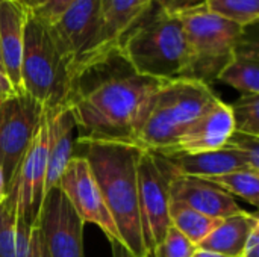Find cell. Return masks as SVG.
<instances>
[{"mask_svg":"<svg viewBox=\"0 0 259 257\" xmlns=\"http://www.w3.org/2000/svg\"><path fill=\"white\" fill-rule=\"evenodd\" d=\"M9 192H8V188H6V183H5V179H3V173L0 170V204L8 198Z\"/></svg>","mask_w":259,"mask_h":257,"instance_id":"836d02e7","label":"cell"},{"mask_svg":"<svg viewBox=\"0 0 259 257\" xmlns=\"http://www.w3.org/2000/svg\"><path fill=\"white\" fill-rule=\"evenodd\" d=\"M118 48L143 76L159 80L187 79L191 50L182 20L156 5L124 33Z\"/></svg>","mask_w":259,"mask_h":257,"instance_id":"3957f363","label":"cell"},{"mask_svg":"<svg viewBox=\"0 0 259 257\" xmlns=\"http://www.w3.org/2000/svg\"><path fill=\"white\" fill-rule=\"evenodd\" d=\"M111 250H112V257H134L123 245L111 242Z\"/></svg>","mask_w":259,"mask_h":257,"instance_id":"d6a6232c","label":"cell"},{"mask_svg":"<svg viewBox=\"0 0 259 257\" xmlns=\"http://www.w3.org/2000/svg\"><path fill=\"white\" fill-rule=\"evenodd\" d=\"M18 92L14 88L12 82L9 80V77L6 76V73L0 68V100H6L11 97H15Z\"/></svg>","mask_w":259,"mask_h":257,"instance_id":"4dcf8cb0","label":"cell"},{"mask_svg":"<svg viewBox=\"0 0 259 257\" xmlns=\"http://www.w3.org/2000/svg\"><path fill=\"white\" fill-rule=\"evenodd\" d=\"M47 173V120L46 109L42 123L30 142L20 168L17 171L12 189L17 218L26 226L36 224L38 214L44 200V185Z\"/></svg>","mask_w":259,"mask_h":257,"instance_id":"7c38bea8","label":"cell"},{"mask_svg":"<svg viewBox=\"0 0 259 257\" xmlns=\"http://www.w3.org/2000/svg\"><path fill=\"white\" fill-rule=\"evenodd\" d=\"M225 145L238 151L252 170L259 171V136L234 132Z\"/></svg>","mask_w":259,"mask_h":257,"instance_id":"4316f807","label":"cell"},{"mask_svg":"<svg viewBox=\"0 0 259 257\" xmlns=\"http://www.w3.org/2000/svg\"><path fill=\"white\" fill-rule=\"evenodd\" d=\"M170 201L185 204L211 218L225 220L241 209L237 198L220 186L199 177L175 176L170 182Z\"/></svg>","mask_w":259,"mask_h":257,"instance_id":"5bb4252c","label":"cell"},{"mask_svg":"<svg viewBox=\"0 0 259 257\" xmlns=\"http://www.w3.org/2000/svg\"><path fill=\"white\" fill-rule=\"evenodd\" d=\"M74 144L91 168L124 248L134 257H150L138 211V159L143 148L131 142L80 138Z\"/></svg>","mask_w":259,"mask_h":257,"instance_id":"7a4b0ae2","label":"cell"},{"mask_svg":"<svg viewBox=\"0 0 259 257\" xmlns=\"http://www.w3.org/2000/svg\"><path fill=\"white\" fill-rule=\"evenodd\" d=\"M0 68L3 70V65H2V58H0ZM3 71H5V70H3Z\"/></svg>","mask_w":259,"mask_h":257,"instance_id":"d590c367","label":"cell"},{"mask_svg":"<svg viewBox=\"0 0 259 257\" xmlns=\"http://www.w3.org/2000/svg\"><path fill=\"white\" fill-rule=\"evenodd\" d=\"M58 186L85 224L90 223L97 226L109 242L123 245L117 226L103 201L91 168L83 156L73 155L58 182Z\"/></svg>","mask_w":259,"mask_h":257,"instance_id":"30bf717a","label":"cell"},{"mask_svg":"<svg viewBox=\"0 0 259 257\" xmlns=\"http://www.w3.org/2000/svg\"><path fill=\"white\" fill-rule=\"evenodd\" d=\"M14 2L23 5V6L27 8L30 12H36L38 9H41V8L47 3V0H14Z\"/></svg>","mask_w":259,"mask_h":257,"instance_id":"1f68e13d","label":"cell"},{"mask_svg":"<svg viewBox=\"0 0 259 257\" xmlns=\"http://www.w3.org/2000/svg\"><path fill=\"white\" fill-rule=\"evenodd\" d=\"M197 248L181 235L173 226L168 227L164 239L153 248V257H191Z\"/></svg>","mask_w":259,"mask_h":257,"instance_id":"484cf974","label":"cell"},{"mask_svg":"<svg viewBox=\"0 0 259 257\" xmlns=\"http://www.w3.org/2000/svg\"><path fill=\"white\" fill-rule=\"evenodd\" d=\"M30 11L14 0H0V58L2 65L18 94L21 88V56L24 27Z\"/></svg>","mask_w":259,"mask_h":257,"instance_id":"2e32d148","label":"cell"},{"mask_svg":"<svg viewBox=\"0 0 259 257\" xmlns=\"http://www.w3.org/2000/svg\"><path fill=\"white\" fill-rule=\"evenodd\" d=\"M0 101H2V100H0Z\"/></svg>","mask_w":259,"mask_h":257,"instance_id":"8d00e7d4","label":"cell"},{"mask_svg":"<svg viewBox=\"0 0 259 257\" xmlns=\"http://www.w3.org/2000/svg\"><path fill=\"white\" fill-rule=\"evenodd\" d=\"M191 257H228V256H223V254H217V253H212V251H205V250H196L194 253H193V256Z\"/></svg>","mask_w":259,"mask_h":257,"instance_id":"e575fe53","label":"cell"},{"mask_svg":"<svg viewBox=\"0 0 259 257\" xmlns=\"http://www.w3.org/2000/svg\"><path fill=\"white\" fill-rule=\"evenodd\" d=\"M256 227H259L258 215L241 211L240 214L222 220L197 248L228 257H241L250 233Z\"/></svg>","mask_w":259,"mask_h":257,"instance_id":"ffe728a7","label":"cell"},{"mask_svg":"<svg viewBox=\"0 0 259 257\" xmlns=\"http://www.w3.org/2000/svg\"><path fill=\"white\" fill-rule=\"evenodd\" d=\"M205 180L220 186L234 198H241L253 208L259 206V171L240 170Z\"/></svg>","mask_w":259,"mask_h":257,"instance_id":"603a6c76","label":"cell"},{"mask_svg":"<svg viewBox=\"0 0 259 257\" xmlns=\"http://www.w3.org/2000/svg\"><path fill=\"white\" fill-rule=\"evenodd\" d=\"M20 74L23 92L44 109L65 105L71 86L68 70L50 35L49 23L33 12L24 27Z\"/></svg>","mask_w":259,"mask_h":257,"instance_id":"5b68a950","label":"cell"},{"mask_svg":"<svg viewBox=\"0 0 259 257\" xmlns=\"http://www.w3.org/2000/svg\"><path fill=\"white\" fill-rule=\"evenodd\" d=\"M155 5L168 14H181L194 6L203 5V0H155Z\"/></svg>","mask_w":259,"mask_h":257,"instance_id":"f1b7e54d","label":"cell"},{"mask_svg":"<svg viewBox=\"0 0 259 257\" xmlns=\"http://www.w3.org/2000/svg\"><path fill=\"white\" fill-rule=\"evenodd\" d=\"M155 5V0H100L99 56L118 47L124 33Z\"/></svg>","mask_w":259,"mask_h":257,"instance_id":"ac0fdd59","label":"cell"},{"mask_svg":"<svg viewBox=\"0 0 259 257\" xmlns=\"http://www.w3.org/2000/svg\"><path fill=\"white\" fill-rule=\"evenodd\" d=\"M175 177L165 156L143 150L138 159V211L144 247L152 254L170 224V182Z\"/></svg>","mask_w":259,"mask_h":257,"instance_id":"52a82bcc","label":"cell"},{"mask_svg":"<svg viewBox=\"0 0 259 257\" xmlns=\"http://www.w3.org/2000/svg\"><path fill=\"white\" fill-rule=\"evenodd\" d=\"M234 133V121L228 103L217 98L164 155H194L222 148Z\"/></svg>","mask_w":259,"mask_h":257,"instance_id":"4fadbf2b","label":"cell"},{"mask_svg":"<svg viewBox=\"0 0 259 257\" xmlns=\"http://www.w3.org/2000/svg\"><path fill=\"white\" fill-rule=\"evenodd\" d=\"M164 82L137 73L118 47L91 61L73 77L65 101L77 138L132 142Z\"/></svg>","mask_w":259,"mask_h":257,"instance_id":"6da1fadb","label":"cell"},{"mask_svg":"<svg viewBox=\"0 0 259 257\" xmlns=\"http://www.w3.org/2000/svg\"><path fill=\"white\" fill-rule=\"evenodd\" d=\"M73 2L74 0H47V3L41 9H38L36 12H33V14L50 23L56 17H59Z\"/></svg>","mask_w":259,"mask_h":257,"instance_id":"83f0119b","label":"cell"},{"mask_svg":"<svg viewBox=\"0 0 259 257\" xmlns=\"http://www.w3.org/2000/svg\"><path fill=\"white\" fill-rule=\"evenodd\" d=\"M220 223L222 220L203 215L185 204L170 201V224L196 248Z\"/></svg>","mask_w":259,"mask_h":257,"instance_id":"7402d4cb","label":"cell"},{"mask_svg":"<svg viewBox=\"0 0 259 257\" xmlns=\"http://www.w3.org/2000/svg\"><path fill=\"white\" fill-rule=\"evenodd\" d=\"M49 29L73 80L77 71L99 56L100 0H74L49 23Z\"/></svg>","mask_w":259,"mask_h":257,"instance_id":"ba28073f","label":"cell"},{"mask_svg":"<svg viewBox=\"0 0 259 257\" xmlns=\"http://www.w3.org/2000/svg\"><path fill=\"white\" fill-rule=\"evenodd\" d=\"M217 82H223L241 95L259 94V48L256 39L244 36L237 44L231 61L219 73Z\"/></svg>","mask_w":259,"mask_h":257,"instance_id":"44dd1931","label":"cell"},{"mask_svg":"<svg viewBox=\"0 0 259 257\" xmlns=\"http://www.w3.org/2000/svg\"><path fill=\"white\" fill-rule=\"evenodd\" d=\"M178 15L182 20L191 50L187 79L211 86L223 67L231 61L246 29L209 12L205 5L194 6Z\"/></svg>","mask_w":259,"mask_h":257,"instance_id":"8992f818","label":"cell"},{"mask_svg":"<svg viewBox=\"0 0 259 257\" xmlns=\"http://www.w3.org/2000/svg\"><path fill=\"white\" fill-rule=\"evenodd\" d=\"M234 132L259 136V94L241 95L235 103L229 105Z\"/></svg>","mask_w":259,"mask_h":257,"instance_id":"d4e9b609","label":"cell"},{"mask_svg":"<svg viewBox=\"0 0 259 257\" xmlns=\"http://www.w3.org/2000/svg\"><path fill=\"white\" fill-rule=\"evenodd\" d=\"M36 224L49 257H85V223L59 186L52 188L44 197Z\"/></svg>","mask_w":259,"mask_h":257,"instance_id":"8fae6325","label":"cell"},{"mask_svg":"<svg viewBox=\"0 0 259 257\" xmlns=\"http://www.w3.org/2000/svg\"><path fill=\"white\" fill-rule=\"evenodd\" d=\"M241 257H259V227H256L250 233L244 245V250L241 253Z\"/></svg>","mask_w":259,"mask_h":257,"instance_id":"f546056e","label":"cell"},{"mask_svg":"<svg viewBox=\"0 0 259 257\" xmlns=\"http://www.w3.org/2000/svg\"><path fill=\"white\" fill-rule=\"evenodd\" d=\"M0 257H49L38 224L17 218L12 194L0 204Z\"/></svg>","mask_w":259,"mask_h":257,"instance_id":"e0dca14e","label":"cell"},{"mask_svg":"<svg viewBox=\"0 0 259 257\" xmlns=\"http://www.w3.org/2000/svg\"><path fill=\"white\" fill-rule=\"evenodd\" d=\"M212 88L194 79L165 80L134 136V145L165 155L181 135L217 100Z\"/></svg>","mask_w":259,"mask_h":257,"instance_id":"277c9868","label":"cell"},{"mask_svg":"<svg viewBox=\"0 0 259 257\" xmlns=\"http://www.w3.org/2000/svg\"><path fill=\"white\" fill-rule=\"evenodd\" d=\"M42 118L44 108L24 92L0 101V170L8 192Z\"/></svg>","mask_w":259,"mask_h":257,"instance_id":"9c48e42d","label":"cell"},{"mask_svg":"<svg viewBox=\"0 0 259 257\" xmlns=\"http://www.w3.org/2000/svg\"><path fill=\"white\" fill-rule=\"evenodd\" d=\"M205 8L244 29L259 18V0H203Z\"/></svg>","mask_w":259,"mask_h":257,"instance_id":"cb8c5ba5","label":"cell"},{"mask_svg":"<svg viewBox=\"0 0 259 257\" xmlns=\"http://www.w3.org/2000/svg\"><path fill=\"white\" fill-rule=\"evenodd\" d=\"M47 120V173L44 185V197L58 186V182L73 158L76 123L67 105L55 109H46Z\"/></svg>","mask_w":259,"mask_h":257,"instance_id":"9a60e30c","label":"cell"},{"mask_svg":"<svg viewBox=\"0 0 259 257\" xmlns=\"http://www.w3.org/2000/svg\"><path fill=\"white\" fill-rule=\"evenodd\" d=\"M165 158L170 167L173 168L175 176L211 179V177L223 176L232 171L252 170L238 151L226 145L212 151H203V153H194V155L181 153V155H170Z\"/></svg>","mask_w":259,"mask_h":257,"instance_id":"d6986e66","label":"cell"}]
</instances>
